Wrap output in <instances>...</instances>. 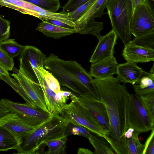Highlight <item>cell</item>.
I'll list each match as a JSON object with an SVG mask.
<instances>
[{
	"label": "cell",
	"instance_id": "cell-1",
	"mask_svg": "<svg viewBox=\"0 0 154 154\" xmlns=\"http://www.w3.org/2000/svg\"><path fill=\"white\" fill-rule=\"evenodd\" d=\"M100 100L103 103L109 119V128L105 139L115 153L128 154L124 134L128 128L127 110L130 95L125 85L113 76L93 79Z\"/></svg>",
	"mask_w": 154,
	"mask_h": 154
},
{
	"label": "cell",
	"instance_id": "cell-2",
	"mask_svg": "<svg viewBox=\"0 0 154 154\" xmlns=\"http://www.w3.org/2000/svg\"><path fill=\"white\" fill-rule=\"evenodd\" d=\"M68 122L57 115H53L25 137L15 150L17 154L44 153L48 141L63 137Z\"/></svg>",
	"mask_w": 154,
	"mask_h": 154
},
{
	"label": "cell",
	"instance_id": "cell-3",
	"mask_svg": "<svg viewBox=\"0 0 154 154\" xmlns=\"http://www.w3.org/2000/svg\"><path fill=\"white\" fill-rule=\"evenodd\" d=\"M106 8L112 29L125 45L131 40L129 26L132 13L130 0H108Z\"/></svg>",
	"mask_w": 154,
	"mask_h": 154
},
{
	"label": "cell",
	"instance_id": "cell-4",
	"mask_svg": "<svg viewBox=\"0 0 154 154\" xmlns=\"http://www.w3.org/2000/svg\"><path fill=\"white\" fill-rule=\"evenodd\" d=\"M57 115L66 121L81 125L97 135L105 138L106 132L101 125L86 109L75 100L72 99Z\"/></svg>",
	"mask_w": 154,
	"mask_h": 154
},
{
	"label": "cell",
	"instance_id": "cell-5",
	"mask_svg": "<svg viewBox=\"0 0 154 154\" xmlns=\"http://www.w3.org/2000/svg\"><path fill=\"white\" fill-rule=\"evenodd\" d=\"M44 66V68L57 79L60 85L67 88L73 93L81 94L89 93L81 82L63 66L58 56L51 54L46 57Z\"/></svg>",
	"mask_w": 154,
	"mask_h": 154
},
{
	"label": "cell",
	"instance_id": "cell-6",
	"mask_svg": "<svg viewBox=\"0 0 154 154\" xmlns=\"http://www.w3.org/2000/svg\"><path fill=\"white\" fill-rule=\"evenodd\" d=\"M45 55L37 48L26 45L20 54L19 70L17 71L32 82L38 84L40 67H44ZM39 85V84H38Z\"/></svg>",
	"mask_w": 154,
	"mask_h": 154
},
{
	"label": "cell",
	"instance_id": "cell-7",
	"mask_svg": "<svg viewBox=\"0 0 154 154\" xmlns=\"http://www.w3.org/2000/svg\"><path fill=\"white\" fill-rule=\"evenodd\" d=\"M128 128H131L140 133L147 132L154 128L139 97L130 95L127 106Z\"/></svg>",
	"mask_w": 154,
	"mask_h": 154
},
{
	"label": "cell",
	"instance_id": "cell-8",
	"mask_svg": "<svg viewBox=\"0 0 154 154\" xmlns=\"http://www.w3.org/2000/svg\"><path fill=\"white\" fill-rule=\"evenodd\" d=\"M129 27L135 37L154 32V11L151 3H141L134 9Z\"/></svg>",
	"mask_w": 154,
	"mask_h": 154
},
{
	"label": "cell",
	"instance_id": "cell-9",
	"mask_svg": "<svg viewBox=\"0 0 154 154\" xmlns=\"http://www.w3.org/2000/svg\"><path fill=\"white\" fill-rule=\"evenodd\" d=\"M9 110L16 113L28 124L37 127L43 123L53 115L37 108H33L26 103L14 102L9 100L1 99Z\"/></svg>",
	"mask_w": 154,
	"mask_h": 154
},
{
	"label": "cell",
	"instance_id": "cell-10",
	"mask_svg": "<svg viewBox=\"0 0 154 154\" xmlns=\"http://www.w3.org/2000/svg\"><path fill=\"white\" fill-rule=\"evenodd\" d=\"M70 98L87 110L105 130L106 134L107 133L109 128V119L105 105L100 100L89 93H73Z\"/></svg>",
	"mask_w": 154,
	"mask_h": 154
},
{
	"label": "cell",
	"instance_id": "cell-11",
	"mask_svg": "<svg viewBox=\"0 0 154 154\" xmlns=\"http://www.w3.org/2000/svg\"><path fill=\"white\" fill-rule=\"evenodd\" d=\"M0 126L11 133L19 143L37 127L30 125L16 113L11 112L0 118Z\"/></svg>",
	"mask_w": 154,
	"mask_h": 154
},
{
	"label": "cell",
	"instance_id": "cell-12",
	"mask_svg": "<svg viewBox=\"0 0 154 154\" xmlns=\"http://www.w3.org/2000/svg\"><path fill=\"white\" fill-rule=\"evenodd\" d=\"M11 74L23 89L36 107L49 112L48 110L44 95L39 85L25 77L17 71Z\"/></svg>",
	"mask_w": 154,
	"mask_h": 154
},
{
	"label": "cell",
	"instance_id": "cell-13",
	"mask_svg": "<svg viewBox=\"0 0 154 154\" xmlns=\"http://www.w3.org/2000/svg\"><path fill=\"white\" fill-rule=\"evenodd\" d=\"M63 66L87 89L89 93L100 100L98 91L89 72L77 62L65 60L60 59Z\"/></svg>",
	"mask_w": 154,
	"mask_h": 154
},
{
	"label": "cell",
	"instance_id": "cell-14",
	"mask_svg": "<svg viewBox=\"0 0 154 154\" xmlns=\"http://www.w3.org/2000/svg\"><path fill=\"white\" fill-rule=\"evenodd\" d=\"M118 36L112 29L102 36L91 55L89 62L93 63L113 56L114 48Z\"/></svg>",
	"mask_w": 154,
	"mask_h": 154
},
{
	"label": "cell",
	"instance_id": "cell-15",
	"mask_svg": "<svg viewBox=\"0 0 154 154\" xmlns=\"http://www.w3.org/2000/svg\"><path fill=\"white\" fill-rule=\"evenodd\" d=\"M122 55L127 61L136 63L154 61V50L137 46L130 42L125 45Z\"/></svg>",
	"mask_w": 154,
	"mask_h": 154
},
{
	"label": "cell",
	"instance_id": "cell-16",
	"mask_svg": "<svg viewBox=\"0 0 154 154\" xmlns=\"http://www.w3.org/2000/svg\"><path fill=\"white\" fill-rule=\"evenodd\" d=\"M144 71L136 63L127 61L125 63L118 64L117 78L120 82L125 84H137L139 82Z\"/></svg>",
	"mask_w": 154,
	"mask_h": 154
},
{
	"label": "cell",
	"instance_id": "cell-17",
	"mask_svg": "<svg viewBox=\"0 0 154 154\" xmlns=\"http://www.w3.org/2000/svg\"><path fill=\"white\" fill-rule=\"evenodd\" d=\"M118 64L114 56L91 63L89 73L95 79L112 76L117 74Z\"/></svg>",
	"mask_w": 154,
	"mask_h": 154
},
{
	"label": "cell",
	"instance_id": "cell-18",
	"mask_svg": "<svg viewBox=\"0 0 154 154\" xmlns=\"http://www.w3.org/2000/svg\"><path fill=\"white\" fill-rule=\"evenodd\" d=\"M108 0H96L83 15L78 20L74 22L76 30L79 29L87 23L95 20L96 18H101L107 13L104 12L106 8Z\"/></svg>",
	"mask_w": 154,
	"mask_h": 154
},
{
	"label": "cell",
	"instance_id": "cell-19",
	"mask_svg": "<svg viewBox=\"0 0 154 154\" xmlns=\"http://www.w3.org/2000/svg\"><path fill=\"white\" fill-rule=\"evenodd\" d=\"M39 23L36 29L47 37L58 39L76 33V30L57 26L44 20Z\"/></svg>",
	"mask_w": 154,
	"mask_h": 154
},
{
	"label": "cell",
	"instance_id": "cell-20",
	"mask_svg": "<svg viewBox=\"0 0 154 154\" xmlns=\"http://www.w3.org/2000/svg\"><path fill=\"white\" fill-rule=\"evenodd\" d=\"M0 5L35 17L36 11L41 9L37 6L23 0H0Z\"/></svg>",
	"mask_w": 154,
	"mask_h": 154
},
{
	"label": "cell",
	"instance_id": "cell-21",
	"mask_svg": "<svg viewBox=\"0 0 154 154\" xmlns=\"http://www.w3.org/2000/svg\"><path fill=\"white\" fill-rule=\"evenodd\" d=\"M132 85L135 94L139 97L154 92V74L144 71L139 83Z\"/></svg>",
	"mask_w": 154,
	"mask_h": 154
},
{
	"label": "cell",
	"instance_id": "cell-22",
	"mask_svg": "<svg viewBox=\"0 0 154 154\" xmlns=\"http://www.w3.org/2000/svg\"><path fill=\"white\" fill-rule=\"evenodd\" d=\"M36 17L45 21L48 20H57L65 23L73 29H76L75 23L68 14L52 12L41 9L37 11Z\"/></svg>",
	"mask_w": 154,
	"mask_h": 154
},
{
	"label": "cell",
	"instance_id": "cell-23",
	"mask_svg": "<svg viewBox=\"0 0 154 154\" xmlns=\"http://www.w3.org/2000/svg\"><path fill=\"white\" fill-rule=\"evenodd\" d=\"M19 142L8 130L0 126V151L15 149Z\"/></svg>",
	"mask_w": 154,
	"mask_h": 154
},
{
	"label": "cell",
	"instance_id": "cell-24",
	"mask_svg": "<svg viewBox=\"0 0 154 154\" xmlns=\"http://www.w3.org/2000/svg\"><path fill=\"white\" fill-rule=\"evenodd\" d=\"M67 137L66 136H64L47 142L45 144V146L48 147V149L44 154H66Z\"/></svg>",
	"mask_w": 154,
	"mask_h": 154
},
{
	"label": "cell",
	"instance_id": "cell-25",
	"mask_svg": "<svg viewBox=\"0 0 154 154\" xmlns=\"http://www.w3.org/2000/svg\"><path fill=\"white\" fill-rule=\"evenodd\" d=\"M91 134L88 138L89 141L94 149L93 154H114V152L110 144L99 136Z\"/></svg>",
	"mask_w": 154,
	"mask_h": 154
},
{
	"label": "cell",
	"instance_id": "cell-26",
	"mask_svg": "<svg viewBox=\"0 0 154 154\" xmlns=\"http://www.w3.org/2000/svg\"><path fill=\"white\" fill-rule=\"evenodd\" d=\"M24 46L13 39H7L0 42V48L10 57L14 58L20 55Z\"/></svg>",
	"mask_w": 154,
	"mask_h": 154
},
{
	"label": "cell",
	"instance_id": "cell-27",
	"mask_svg": "<svg viewBox=\"0 0 154 154\" xmlns=\"http://www.w3.org/2000/svg\"><path fill=\"white\" fill-rule=\"evenodd\" d=\"M103 27V22L94 20L87 23L82 27L76 30V33L82 34H91L99 39L102 37L100 32Z\"/></svg>",
	"mask_w": 154,
	"mask_h": 154
},
{
	"label": "cell",
	"instance_id": "cell-28",
	"mask_svg": "<svg viewBox=\"0 0 154 154\" xmlns=\"http://www.w3.org/2000/svg\"><path fill=\"white\" fill-rule=\"evenodd\" d=\"M130 42L137 46L154 51V32L136 37Z\"/></svg>",
	"mask_w": 154,
	"mask_h": 154
},
{
	"label": "cell",
	"instance_id": "cell-29",
	"mask_svg": "<svg viewBox=\"0 0 154 154\" xmlns=\"http://www.w3.org/2000/svg\"><path fill=\"white\" fill-rule=\"evenodd\" d=\"M140 134L134 131L131 137L126 138L128 154H142L144 146L139 140Z\"/></svg>",
	"mask_w": 154,
	"mask_h": 154
},
{
	"label": "cell",
	"instance_id": "cell-30",
	"mask_svg": "<svg viewBox=\"0 0 154 154\" xmlns=\"http://www.w3.org/2000/svg\"><path fill=\"white\" fill-rule=\"evenodd\" d=\"M78 135L89 138L91 134L89 131L84 127L72 122H69L66 126L64 136Z\"/></svg>",
	"mask_w": 154,
	"mask_h": 154
},
{
	"label": "cell",
	"instance_id": "cell-31",
	"mask_svg": "<svg viewBox=\"0 0 154 154\" xmlns=\"http://www.w3.org/2000/svg\"><path fill=\"white\" fill-rule=\"evenodd\" d=\"M0 79L5 82L17 92L24 99L26 104L32 107L37 108L19 83L10 75H0Z\"/></svg>",
	"mask_w": 154,
	"mask_h": 154
},
{
	"label": "cell",
	"instance_id": "cell-32",
	"mask_svg": "<svg viewBox=\"0 0 154 154\" xmlns=\"http://www.w3.org/2000/svg\"><path fill=\"white\" fill-rule=\"evenodd\" d=\"M32 4L45 10L54 12L60 7L59 0H23Z\"/></svg>",
	"mask_w": 154,
	"mask_h": 154
},
{
	"label": "cell",
	"instance_id": "cell-33",
	"mask_svg": "<svg viewBox=\"0 0 154 154\" xmlns=\"http://www.w3.org/2000/svg\"><path fill=\"white\" fill-rule=\"evenodd\" d=\"M140 98L152 125L154 126V92Z\"/></svg>",
	"mask_w": 154,
	"mask_h": 154
},
{
	"label": "cell",
	"instance_id": "cell-34",
	"mask_svg": "<svg viewBox=\"0 0 154 154\" xmlns=\"http://www.w3.org/2000/svg\"><path fill=\"white\" fill-rule=\"evenodd\" d=\"M48 86L57 94L61 90L60 85L57 79L44 67H40L39 69Z\"/></svg>",
	"mask_w": 154,
	"mask_h": 154
},
{
	"label": "cell",
	"instance_id": "cell-35",
	"mask_svg": "<svg viewBox=\"0 0 154 154\" xmlns=\"http://www.w3.org/2000/svg\"><path fill=\"white\" fill-rule=\"evenodd\" d=\"M96 0H90L75 11L68 13L69 17L75 22L79 19Z\"/></svg>",
	"mask_w": 154,
	"mask_h": 154
},
{
	"label": "cell",
	"instance_id": "cell-36",
	"mask_svg": "<svg viewBox=\"0 0 154 154\" xmlns=\"http://www.w3.org/2000/svg\"><path fill=\"white\" fill-rule=\"evenodd\" d=\"M10 23L0 15V42L8 39L10 35Z\"/></svg>",
	"mask_w": 154,
	"mask_h": 154
},
{
	"label": "cell",
	"instance_id": "cell-37",
	"mask_svg": "<svg viewBox=\"0 0 154 154\" xmlns=\"http://www.w3.org/2000/svg\"><path fill=\"white\" fill-rule=\"evenodd\" d=\"M90 0H68L63 7L62 14H68L77 9L80 6Z\"/></svg>",
	"mask_w": 154,
	"mask_h": 154
},
{
	"label": "cell",
	"instance_id": "cell-38",
	"mask_svg": "<svg viewBox=\"0 0 154 154\" xmlns=\"http://www.w3.org/2000/svg\"><path fill=\"white\" fill-rule=\"evenodd\" d=\"M0 63L8 71H12L13 69V59L9 57L0 48Z\"/></svg>",
	"mask_w": 154,
	"mask_h": 154
},
{
	"label": "cell",
	"instance_id": "cell-39",
	"mask_svg": "<svg viewBox=\"0 0 154 154\" xmlns=\"http://www.w3.org/2000/svg\"><path fill=\"white\" fill-rule=\"evenodd\" d=\"M151 134L144 144L142 154H154V128L151 130Z\"/></svg>",
	"mask_w": 154,
	"mask_h": 154
},
{
	"label": "cell",
	"instance_id": "cell-40",
	"mask_svg": "<svg viewBox=\"0 0 154 154\" xmlns=\"http://www.w3.org/2000/svg\"><path fill=\"white\" fill-rule=\"evenodd\" d=\"M45 21L51 24L57 26L68 28L73 29L69 25L65 23L57 20H46Z\"/></svg>",
	"mask_w": 154,
	"mask_h": 154
},
{
	"label": "cell",
	"instance_id": "cell-41",
	"mask_svg": "<svg viewBox=\"0 0 154 154\" xmlns=\"http://www.w3.org/2000/svg\"><path fill=\"white\" fill-rule=\"evenodd\" d=\"M10 112L2 100H0V118Z\"/></svg>",
	"mask_w": 154,
	"mask_h": 154
},
{
	"label": "cell",
	"instance_id": "cell-42",
	"mask_svg": "<svg viewBox=\"0 0 154 154\" xmlns=\"http://www.w3.org/2000/svg\"><path fill=\"white\" fill-rule=\"evenodd\" d=\"M133 13L134 9L141 3L144 2H149L151 3V0H130Z\"/></svg>",
	"mask_w": 154,
	"mask_h": 154
},
{
	"label": "cell",
	"instance_id": "cell-43",
	"mask_svg": "<svg viewBox=\"0 0 154 154\" xmlns=\"http://www.w3.org/2000/svg\"><path fill=\"white\" fill-rule=\"evenodd\" d=\"M77 154H93L92 152L89 149L83 148H80L78 149Z\"/></svg>",
	"mask_w": 154,
	"mask_h": 154
},
{
	"label": "cell",
	"instance_id": "cell-44",
	"mask_svg": "<svg viewBox=\"0 0 154 154\" xmlns=\"http://www.w3.org/2000/svg\"><path fill=\"white\" fill-rule=\"evenodd\" d=\"M134 129L131 128H128L124 134V136L126 138H129L131 137L134 132Z\"/></svg>",
	"mask_w": 154,
	"mask_h": 154
},
{
	"label": "cell",
	"instance_id": "cell-45",
	"mask_svg": "<svg viewBox=\"0 0 154 154\" xmlns=\"http://www.w3.org/2000/svg\"><path fill=\"white\" fill-rule=\"evenodd\" d=\"M61 93L63 96L67 100L69 99V97H70L73 94L71 91L63 90H61Z\"/></svg>",
	"mask_w": 154,
	"mask_h": 154
},
{
	"label": "cell",
	"instance_id": "cell-46",
	"mask_svg": "<svg viewBox=\"0 0 154 154\" xmlns=\"http://www.w3.org/2000/svg\"><path fill=\"white\" fill-rule=\"evenodd\" d=\"M7 70L0 63V75L9 76V74Z\"/></svg>",
	"mask_w": 154,
	"mask_h": 154
},
{
	"label": "cell",
	"instance_id": "cell-47",
	"mask_svg": "<svg viewBox=\"0 0 154 154\" xmlns=\"http://www.w3.org/2000/svg\"><path fill=\"white\" fill-rule=\"evenodd\" d=\"M154 64H153V65L152 66V68H151V69L150 70V73H152V74H154Z\"/></svg>",
	"mask_w": 154,
	"mask_h": 154
}]
</instances>
